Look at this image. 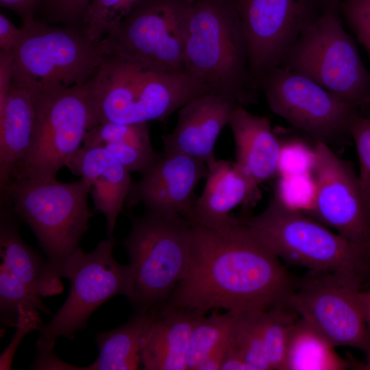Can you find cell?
I'll list each match as a JSON object with an SVG mask.
<instances>
[{
	"label": "cell",
	"instance_id": "1",
	"mask_svg": "<svg viewBox=\"0 0 370 370\" xmlns=\"http://www.w3.org/2000/svg\"><path fill=\"white\" fill-rule=\"evenodd\" d=\"M298 281L242 219L216 228L191 223L186 273L156 312L267 310L289 305Z\"/></svg>",
	"mask_w": 370,
	"mask_h": 370
},
{
	"label": "cell",
	"instance_id": "2",
	"mask_svg": "<svg viewBox=\"0 0 370 370\" xmlns=\"http://www.w3.org/2000/svg\"><path fill=\"white\" fill-rule=\"evenodd\" d=\"M90 186L82 178L63 183L56 178L12 180L1 187V199L32 228L47 256L39 279L41 296L60 293L64 262L77 247L92 216Z\"/></svg>",
	"mask_w": 370,
	"mask_h": 370
},
{
	"label": "cell",
	"instance_id": "3",
	"mask_svg": "<svg viewBox=\"0 0 370 370\" xmlns=\"http://www.w3.org/2000/svg\"><path fill=\"white\" fill-rule=\"evenodd\" d=\"M186 71L209 92L255 100L247 38L232 0H188L184 26Z\"/></svg>",
	"mask_w": 370,
	"mask_h": 370
},
{
	"label": "cell",
	"instance_id": "4",
	"mask_svg": "<svg viewBox=\"0 0 370 370\" xmlns=\"http://www.w3.org/2000/svg\"><path fill=\"white\" fill-rule=\"evenodd\" d=\"M90 82L99 123L162 121L207 92L186 72L149 69L111 54L106 55Z\"/></svg>",
	"mask_w": 370,
	"mask_h": 370
},
{
	"label": "cell",
	"instance_id": "5",
	"mask_svg": "<svg viewBox=\"0 0 370 370\" xmlns=\"http://www.w3.org/2000/svg\"><path fill=\"white\" fill-rule=\"evenodd\" d=\"M191 223L181 215L147 210L131 219L123 245L134 273L128 301L136 313H152L169 297L188 264Z\"/></svg>",
	"mask_w": 370,
	"mask_h": 370
},
{
	"label": "cell",
	"instance_id": "6",
	"mask_svg": "<svg viewBox=\"0 0 370 370\" xmlns=\"http://www.w3.org/2000/svg\"><path fill=\"white\" fill-rule=\"evenodd\" d=\"M23 37L12 53V80L36 93L82 85L106 55L101 43L84 32L23 20Z\"/></svg>",
	"mask_w": 370,
	"mask_h": 370
},
{
	"label": "cell",
	"instance_id": "7",
	"mask_svg": "<svg viewBox=\"0 0 370 370\" xmlns=\"http://www.w3.org/2000/svg\"><path fill=\"white\" fill-rule=\"evenodd\" d=\"M114 245V238L108 237L91 252L77 247L66 258L62 278L70 280V293L51 321L38 328L36 357L54 353L59 337L72 340L77 331L86 328L92 312L109 299L119 295L127 299L131 297L133 269L130 263L116 261Z\"/></svg>",
	"mask_w": 370,
	"mask_h": 370
},
{
	"label": "cell",
	"instance_id": "8",
	"mask_svg": "<svg viewBox=\"0 0 370 370\" xmlns=\"http://www.w3.org/2000/svg\"><path fill=\"white\" fill-rule=\"evenodd\" d=\"M242 220L280 260L309 271L345 273L360 280L357 246L278 197L260 214Z\"/></svg>",
	"mask_w": 370,
	"mask_h": 370
},
{
	"label": "cell",
	"instance_id": "9",
	"mask_svg": "<svg viewBox=\"0 0 370 370\" xmlns=\"http://www.w3.org/2000/svg\"><path fill=\"white\" fill-rule=\"evenodd\" d=\"M37 94V121L31 147L12 180L56 178L99 124L90 79L69 88Z\"/></svg>",
	"mask_w": 370,
	"mask_h": 370
},
{
	"label": "cell",
	"instance_id": "10",
	"mask_svg": "<svg viewBox=\"0 0 370 370\" xmlns=\"http://www.w3.org/2000/svg\"><path fill=\"white\" fill-rule=\"evenodd\" d=\"M338 12L328 13L307 29L278 66L309 77L358 108L370 101V73Z\"/></svg>",
	"mask_w": 370,
	"mask_h": 370
},
{
	"label": "cell",
	"instance_id": "11",
	"mask_svg": "<svg viewBox=\"0 0 370 370\" xmlns=\"http://www.w3.org/2000/svg\"><path fill=\"white\" fill-rule=\"evenodd\" d=\"M187 3L143 0L101 41L106 54L149 69L186 72L184 26Z\"/></svg>",
	"mask_w": 370,
	"mask_h": 370
},
{
	"label": "cell",
	"instance_id": "12",
	"mask_svg": "<svg viewBox=\"0 0 370 370\" xmlns=\"http://www.w3.org/2000/svg\"><path fill=\"white\" fill-rule=\"evenodd\" d=\"M249 47L256 88L299 37L321 17L338 10L339 0H232Z\"/></svg>",
	"mask_w": 370,
	"mask_h": 370
},
{
	"label": "cell",
	"instance_id": "13",
	"mask_svg": "<svg viewBox=\"0 0 370 370\" xmlns=\"http://www.w3.org/2000/svg\"><path fill=\"white\" fill-rule=\"evenodd\" d=\"M360 288L354 275L309 271L299 280L289 305L336 347H352L367 356L370 333L357 299Z\"/></svg>",
	"mask_w": 370,
	"mask_h": 370
},
{
	"label": "cell",
	"instance_id": "14",
	"mask_svg": "<svg viewBox=\"0 0 370 370\" xmlns=\"http://www.w3.org/2000/svg\"><path fill=\"white\" fill-rule=\"evenodd\" d=\"M263 90L271 110L315 143L327 145L347 134L357 107L348 103L309 77L280 66L263 77Z\"/></svg>",
	"mask_w": 370,
	"mask_h": 370
},
{
	"label": "cell",
	"instance_id": "15",
	"mask_svg": "<svg viewBox=\"0 0 370 370\" xmlns=\"http://www.w3.org/2000/svg\"><path fill=\"white\" fill-rule=\"evenodd\" d=\"M313 151L314 193L310 212L315 219L358 247L370 232L358 177L328 145L316 142Z\"/></svg>",
	"mask_w": 370,
	"mask_h": 370
},
{
	"label": "cell",
	"instance_id": "16",
	"mask_svg": "<svg viewBox=\"0 0 370 370\" xmlns=\"http://www.w3.org/2000/svg\"><path fill=\"white\" fill-rule=\"evenodd\" d=\"M17 216L1 199L0 212V319L1 334L16 327L21 313L50 314L42 302L39 279L46 261L21 238Z\"/></svg>",
	"mask_w": 370,
	"mask_h": 370
},
{
	"label": "cell",
	"instance_id": "17",
	"mask_svg": "<svg viewBox=\"0 0 370 370\" xmlns=\"http://www.w3.org/2000/svg\"><path fill=\"white\" fill-rule=\"evenodd\" d=\"M207 173L206 162L163 149L143 179L132 183L126 201L131 206L142 203L149 211L185 217L195 199L194 190Z\"/></svg>",
	"mask_w": 370,
	"mask_h": 370
},
{
	"label": "cell",
	"instance_id": "18",
	"mask_svg": "<svg viewBox=\"0 0 370 370\" xmlns=\"http://www.w3.org/2000/svg\"><path fill=\"white\" fill-rule=\"evenodd\" d=\"M238 106H242L223 95L208 92L195 97L177 110L175 127L162 137L163 149L208 163L215 158L218 137Z\"/></svg>",
	"mask_w": 370,
	"mask_h": 370
},
{
	"label": "cell",
	"instance_id": "19",
	"mask_svg": "<svg viewBox=\"0 0 370 370\" xmlns=\"http://www.w3.org/2000/svg\"><path fill=\"white\" fill-rule=\"evenodd\" d=\"M66 167L90 186L95 209L104 214L111 237L132 183L130 171L99 145H83Z\"/></svg>",
	"mask_w": 370,
	"mask_h": 370
},
{
	"label": "cell",
	"instance_id": "20",
	"mask_svg": "<svg viewBox=\"0 0 370 370\" xmlns=\"http://www.w3.org/2000/svg\"><path fill=\"white\" fill-rule=\"evenodd\" d=\"M207 164L203 191L194 199L184 218L193 224L220 227L234 219L230 214L232 210L256 196L258 188L235 162L215 158Z\"/></svg>",
	"mask_w": 370,
	"mask_h": 370
},
{
	"label": "cell",
	"instance_id": "21",
	"mask_svg": "<svg viewBox=\"0 0 370 370\" xmlns=\"http://www.w3.org/2000/svg\"><path fill=\"white\" fill-rule=\"evenodd\" d=\"M228 125L235 143V162L249 180L258 188L277 175L282 144L271 128L269 119L238 106Z\"/></svg>",
	"mask_w": 370,
	"mask_h": 370
},
{
	"label": "cell",
	"instance_id": "22",
	"mask_svg": "<svg viewBox=\"0 0 370 370\" xmlns=\"http://www.w3.org/2000/svg\"><path fill=\"white\" fill-rule=\"evenodd\" d=\"M36 121L37 94L12 80L0 101V187L27 154Z\"/></svg>",
	"mask_w": 370,
	"mask_h": 370
},
{
	"label": "cell",
	"instance_id": "23",
	"mask_svg": "<svg viewBox=\"0 0 370 370\" xmlns=\"http://www.w3.org/2000/svg\"><path fill=\"white\" fill-rule=\"evenodd\" d=\"M140 350L145 370H187L186 356L193 328L201 314L185 310L157 312Z\"/></svg>",
	"mask_w": 370,
	"mask_h": 370
},
{
	"label": "cell",
	"instance_id": "24",
	"mask_svg": "<svg viewBox=\"0 0 370 370\" xmlns=\"http://www.w3.org/2000/svg\"><path fill=\"white\" fill-rule=\"evenodd\" d=\"M153 315L136 313L125 323L108 331L98 332L95 343L99 356L82 369L134 370L141 367L140 350Z\"/></svg>",
	"mask_w": 370,
	"mask_h": 370
},
{
	"label": "cell",
	"instance_id": "25",
	"mask_svg": "<svg viewBox=\"0 0 370 370\" xmlns=\"http://www.w3.org/2000/svg\"><path fill=\"white\" fill-rule=\"evenodd\" d=\"M349 359L336 352V347L301 317L290 334L286 370H344L351 369Z\"/></svg>",
	"mask_w": 370,
	"mask_h": 370
},
{
	"label": "cell",
	"instance_id": "26",
	"mask_svg": "<svg viewBox=\"0 0 370 370\" xmlns=\"http://www.w3.org/2000/svg\"><path fill=\"white\" fill-rule=\"evenodd\" d=\"M234 313L219 314L215 311L209 317L200 315L190 337L186 356L187 370H197L199 364L218 346L232 335Z\"/></svg>",
	"mask_w": 370,
	"mask_h": 370
},
{
	"label": "cell",
	"instance_id": "27",
	"mask_svg": "<svg viewBox=\"0 0 370 370\" xmlns=\"http://www.w3.org/2000/svg\"><path fill=\"white\" fill-rule=\"evenodd\" d=\"M299 317L290 305L260 311L262 339L271 370H286L290 334Z\"/></svg>",
	"mask_w": 370,
	"mask_h": 370
},
{
	"label": "cell",
	"instance_id": "28",
	"mask_svg": "<svg viewBox=\"0 0 370 370\" xmlns=\"http://www.w3.org/2000/svg\"><path fill=\"white\" fill-rule=\"evenodd\" d=\"M260 311L233 312L231 345L252 370H271L262 339Z\"/></svg>",
	"mask_w": 370,
	"mask_h": 370
},
{
	"label": "cell",
	"instance_id": "29",
	"mask_svg": "<svg viewBox=\"0 0 370 370\" xmlns=\"http://www.w3.org/2000/svg\"><path fill=\"white\" fill-rule=\"evenodd\" d=\"M142 1L91 0L82 20V31L92 41L101 42Z\"/></svg>",
	"mask_w": 370,
	"mask_h": 370
},
{
	"label": "cell",
	"instance_id": "30",
	"mask_svg": "<svg viewBox=\"0 0 370 370\" xmlns=\"http://www.w3.org/2000/svg\"><path fill=\"white\" fill-rule=\"evenodd\" d=\"M104 143L153 147L148 123H99L87 132L83 145H99Z\"/></svg>",
	"mask_w": 370,
	"mask_h": 370
},
{
	"label": "cell",
	"instance_id": "31",
	"mask_svg": "<svg viewBox=\"0 0 370 370\" xmlns=\"http://www.w3.org/2000/svg\"><path fill=\"white\" fill-rule=\"evenodd\" d=\"M349 133L354 140L358 157V181L370 219V119L356 113L350 121Z\"/></svg>",
	"mask_w": 370,
	"mask_h": 370
},
{
	"label": "cell",
	"instance_id": "32",
	"mask_svg": "<svg viewBox=\"0 0 370 370\" xmlns=\"http://www.w3.org/2000/svg\"><path fill=\"white\" fill-rule=\"evenodd\" d=\"M108 151L129 171L146 174L155 165L160 153L147 147L119 143L99 145Z\"/></svg>",
	"mask_w": 370,
	"mask_h": 370
},
{
	"label": "cell",
	"instance_id": "33",
	"mask_svg": "<svg viewBox=\"0 0 370 370\" xmlns=\"http://www.w3.org/2000/svg\"><path fill=\"white\" fill-rule=\"evenodd\" d=\"M338 11L370 53V0H339Z\"/></svg>",
	"mask_w": 370,
	"mask_h": 370
},
{
	"label": "cell",
	"instance_id": "34",
	"mask_svg": "<svg viewBox=\"0 0 370 370\" xmlns=\"http://www.w3.org/2000/svg\"><path fill=\"white\" fill-rule=\"evenodd\" d=\"M52 20L72 24L83 20L91 0H40Z\"/></svg>",
	"mask_w": 370,
	"mask_h": 370
},
{
	"label": "cell",
	"instance_id": "35",
	"mask_svg": "<svg viewBox=\"0 0 370 370\" xmlns=\"http://www.w3.org/2000/svg\"><path fill=\"white\" fill-rule=\"evenodd\" d=\"M40 312H26L19 315L16 331L11 343L3 351L0 358V369H10L13 356L21 340L29 332L38 330L43 324L39 317Z\"/></svg>",
	"mask_w": 370,
	"mask_h": 370
},
{
	"label": "cell",
	"instance_id": "36",
	"mask_svg": "<svg viewBox=\"0 0 370 370\" xmlns=\"http://www.w3.org/2000/svg\"><path fill=\"white\" fill-rule=\"evenodd\" d=\"M23 28L17 27L6 16L0 14L1 51L12 53L23 37Z\"/></svg>",
	"mask_w": 370,
	"mask_h": 370
},
{
	"label": "cell",
	"instance_id": "37",
	"mask_svg": "<svg viewBox=\"0 0 370 370\" xmlns=\"http://www.w3.org/2000/svg\"><path fill=\"white\" fill-rule=\"evenodd\" d=\"M231 337L212 351L197 367V370H221L231 343Z\"/></svg>",
	"mask_w": 370,
	"mask_h": 370
},
{
	"label": "cell",
	"instance_id": "38",
	"mask_svg": "<svg viewBox=\"0 0 370 370\" xmlns=\"http://www.w3.org/2000/svg\"><path fill=\"white\" fill-rule=\"evenodd\" d=\"M358 249V273L361 285L370 280V232L367 238Z\"/></svg>",
	"mask_w": 370,
	"mask_h": 370
},
{
	"label": "cell",
	"instance_id": "39",
	"mask_svg": "<svg viewBox=\"0 0 370 370\" xmlns=\"http://www.w3.org/2000/svg\"><path fill=\"white\" fill-rule=\"evenodd\" d=\"M40 0H0L1 7L19 14L23 20L33 17L34 11Z\"/></svg>",
	"mask_w": 370,
	"mask_h": 370
},
{
	"label": "cell",
	"instance_id": "40",
	"mask_svg": "<svg viewBox=\"0 0 370 370\" xmlns=\"http://www.w3.org/2000/svg\"><path fill=\"white\" fill-rule=\"evenodd\" d=\"M232 339V338H231ZM221 370H252L231 343L222 363Z\"/></svg>",
	"mask_w": 370,
	"mask_h": 370
},
{
	"label": "cell",
	"instance_id": "41",
	"mask_svg": "<svg viewBox=\"0 0 370 370\" xmlns=\"http://www.w3.org/2000/svg\"><path fill=\"white\" fill-rule=\"evenodd\" d=\"M356 296L365 322L370 333V290L362 291L360 289L358 291Z\"/></svg>",
	"mask_w": 370,
	"mask_h": 370
},
{
	"label": "cell",
	"instance_id": "42",
	"mask_svg": "<svg viewBox=\"0 0 370 370\" xmlns=\"http://www.w3.org/2000/svg\"><path fill=\"white\" fill-rule=\"evenodd\" d=\"M352 369H370V354L366 356V361L361 362L356 359H351Z\"/></svg>",
	"mask_w": 370,
	"mask_h": 370
}]
</instances>
